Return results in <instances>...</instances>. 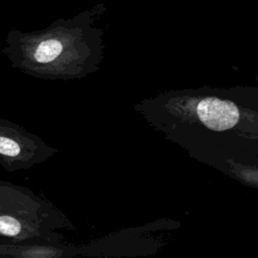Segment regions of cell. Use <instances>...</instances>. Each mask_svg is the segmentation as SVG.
I'll return each mask as SVG.
<instances>
[{"label":"cell","instance_id":"7a4b0ae2","mask_svg":"<svg viewBox=\"0 0 258 258\" xmlns=\"http://www.w3.org/2000/svg\"><path fill=\"white\" fill-rule=\"evenodd\" d=\"M230 95L229 91L224 93L219 90L216 94L194 91L177 93L170 97L162 96L154 100L152 104L160 107L152 110L160 111V118L154 117V123H159L160 129L169 133L178 129H192L196 133L201 132L202 137L213 139L226 137L249 138L250 132L242 131V126L256 128V119L251 120V115L256 111L249 112L244 108L242 99Z\"/></svg>","mask_w":258,"mask_h":258},{"label":"cell","instance_id":"6da1fadb","mask_svg":"<svg viewBox=\"0 0 258 258\" xmlns=\"http://www.w3.org/2000/svg\"><path fill=\"white\" fill-rule=\"evenodd\" d=\"M102 5L54 22L47 30L26 35L7 52L14 68L46 80L82 78L98 69L103 57V32L95 25Z\"/></svg>","mask_w":258,"mask_h":258},{"label":"cell","instance_id":"3957f363","mask_svg":"<svg viewBox=\"0 0 258 258\" xmlns=\"http://www.w3.org/2000/svg\"><path fill=\"white\" fill-rule=\"evenodd\" d=\"M59 218L27 188L0 181V236L14 242L49 240Z\"/></svg>","mask_w":258,"mask_h":258},{"label":"cell","instance_id":"277c9868","mask_svg":"<svg viewBox=\"0 0 258 258\" xmlns=\"http://www.w3.org/2000/svg\"><path fill=\"white\" fill-rule=\"evenodd\" d=\"M56 150L18 124L0 118V165L7 171L28 169Z\"/></svg>","mask_w":258,"mask_h":258}]
</instances>
